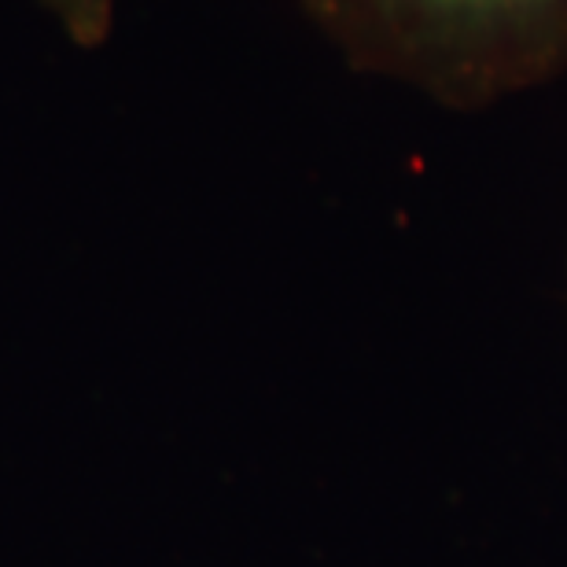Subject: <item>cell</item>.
I'll return each instance as SVG.
<instances>
[{"label":"cell","mask_w":567,"mask_h":567,"mask_svg":"<svg viewBox=\"0 0 567 567\" xmlns=\"http://www.w3.org/2000/svg\"><path fill=\"white\" fill-rule=\"evenodd\" d=\"M361 74L483 111L567 74V0H299Z\"/></svg>","instance_id":"1"},{"label":"cell","mask_w":567,"mask_h":567,"mask_svg":"<svg viewBox=\"0 0 567 567\" xmlns=\"http://www.w3.org/2000/svg\"><path fill=\"white\" fill-rule=\"evenodd\" d=\"M78 49H100L115 27V0H38Z\"/></svg>","instance_id":"2"}]
</instances>
